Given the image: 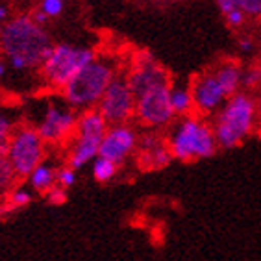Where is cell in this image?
<instances>
[{"label":"cell","instance_id":"cell-28","mask_svg":"<svg viewBox=\"0 0 261 261\" xmlns=\"http://www.w3.org/2000/svg\"><path fill=\"white\" fill-rule=\"evenodd\" d=\"M43 196H45V200L48 202L50 206H61V204L67 200V191L63 189V187L54 186L52 189H48Z\"/></svg>","mask_w":261,"mask_h":261},{"label":"cell","instance_id":"cell-25","mask_svg":"<svg viewBox=\"0 0 261 261\" xmlns=\"http://www.w3.org/2000/svg\"><path fill=\"white\" fill-rule=\"evenodd\" d=\"M76 180H78V171L76 169H72L70 165H63L58 169V181H56V186L63 187V189H70V187L74 186Z\"/></svg>","mask_w":261,"mask_h":261},{"label":"cell","instance_id":"cell-14","mask_svg":"<svg viewBox=\"0 0 261 261\" xmlns=\"http://www.w3.org/2000/svg\"><path fill=\"white\" fill-rule=\"evenodd\" d=\"M98 148H100V139L72 136V139L65 146V163L76 171H82L98 158Z\"/></svg>","mask_w":261,"mask_h":261},{"label":"cell","instance_id":"cell-31","mask_svg":"<svg viewBox=\"0 0 261 261\" xmlns=\"http://www.w3.org/2000/svg\"><path fill=\"white\" fill-rule=\"evenodd\" d=\"M217 8H219V11H221L222 15L224 13H228L230 10H233V8H237L236 0H215Z\"/></svg>","mask_w":261,"mask_h":261},{"label":"cell","instance_id":"cell-19","mask_svg":"<svg viewBox=\"0 0 261 261\" xmlns=\"http://www.w3.org/2000/svg\"><path fill=\"white\" fill-rule=\"evenodd\" d=\"M171 106L174 110L176 119L193 115L195 113V104H193L191 87L184 86V84H171Z\"/></svg>","mask_w":261,"mask_h":261},{"label":"cell","instance_id":"cell-4","mask_svg":"<svg viewBox=\"0 0 261 261\" xmlns=\"http://www.w3.org/2000/svg\"><path fill=\"white\" fill-rule=\"evenodd\" d=\"M119 72L113 58H102L96 56L95 60L87 63L72 80L60 91L61 98L67 106L78 113L86 110H93L100 102L104 91L111 82L115 80Z\"/></svg>","mask_w":261,"mask_h":261},{"label":"cell","instance_id":"cell-29","mask_svg":"<svg viewBox=\"0 0 261 261\" xmlns=\"http://www.w3.org/2000/svg\"><path fill=\"white\" fill-rule=\"evenodd\" d=\"M237 46H239V52L245 56H250L252 52L256 50V43H254V39H252L250 35H243V37H239Z\"/></svg>","mask_w":261,"mask_h":261},{"label":"cell","instance_id":"cell-33","mask_svg":"<svg viewBox=\"0 0 261 261\" xmlns=\"http://www.w3.org/2000/svg\"><path fill=\"white\" fill-rule=\"evenodd\" d=\"M254 98H256V104H257V110H259L261 113V87L256 91V95H254Z\"/></svg>","mask_w":261,"mask_h":261},{"label":"cell","instance_id":"cell-15","mask_svg":"<svg viewBox=\"0 0 261 261\" xmlns=\"http://www.w3.org/2000/svg\"><path fill=\"white\" fill-rule=\"evenodd\" d=\"M108 122L100 115V111L93 108V110H86L78 113V122H76L74 136L82 137H91V139H100L104 137L106 130H108Z\"/></svg>","mask_w":261,"mask_h":261},{"label":"cell","instance_id":"cell-2","mask_svg":"<svg viewBox=\"0 0 261 261\" xmlns=\"http://www.w3.org/2000/svg\"><path fill=\"white\" fill-rule=\"evenodd\" d=\"M257 119H259V110L252 93L239 91L231 95L211 121L219 148L230 150L241 145L243 141L254 134Z\"/></svg>","mask_w":261,"mask_h":261},{"label":"cell","instance_id":"cell-17","mask_svg":"<svg viewBox=\"0 0 261 261\" xmlns=\"http://www.w3.org/2000/svg\"><path fill=\"white\" fill-rule=\"evenodd\" d=\"M213 74L222 91L228 95V98L243 91V67L237 61H222L221 65L213 70Z\"/></svg>","mask_w":261,"mask_h":261},{"label":"cell","instance_id":"cell-10","mask_svg":"<svg viewBox=\"0 0 261 261\" xmlns=\"http://www.w3.org/2000/svg\"><path fill=\"white\" fill-rule=\"evenodd\" d=\"M136 93L128 86V82L122 74H119L104 91L100 102L96 104V110L106 119L108 124H124L134 119L136 111Z\"/></svg>","mask_w":261,"mask_h":261},{"label":"cell","instance_id":"cell-5","mask_svg":"<svg viewBox=\"0 0 261 261\" xmlns=\"http://www.w3.org/2000/svg\"><path fill=\"white\" fill-rule=\"evenodd\" d=\"M95 58V50L89 46L72 45V43H54L37 72H39L43 86L54 91H61Z\"/></svg>","mask_w":261,"mask_h":261},{"label":"cell","instance_id":"cell-3","mask_svg":"<svg viewBox=\"0 0 261 261\" xmlns=\"http://www.w3.org/2000/svg\"><path fill=\"white\" fill-rule=\"evenodd\" d=\"M167 145L172 158L181 163L206 160L219 150L213 126L206 117L193 113L187 117H178L167 134Z\"/></svg>","mask_w":261,"mask_h":261},{"label":"cell","instance_id":"cell-18","mask_svg":"<svg viewBox=\"0 0 261 261\" xmlns=\"http://www.w3.org/2000/svg\"><path fill=\"white\" fill-rule=\"evenodd\" d=\"M34 200V191L28 186H13L0 202V219L11 215L13 211L30 206Z\"/></svg>","mask_w":261,"mask_h":261},{"label":"cell","instance_id":"cell-9","mask_svg":"<svg viewBox=\"0 0 261 261\" xmlns=\"http://www.w3.org/2000/svg\"><path fill=\"white\" fill-rule=\"evenodd\" d=\"M122 76L126 78L132 91L136 93V96L152 89V87L172 84L167 69L161 65L158 58L150 50L134 52L130 58V65H128V69H126V72Z\"/></svg>","mask_w":261,"mask_h":261},{"label":"cell","instance_id":"cell-24","mask_svg":"<svg viewBox=\"0 0 261 261\" xmlns=\"http://www.w3.org/2000/svg\"><path fill=\"white\" fill-rule=\"evenodd\" d=\"M261 87V65H252L243 69V91L250 93Z\"/></svg>","mask_w":261,"mask_h":261},{"label":"cell","instance_id":"cell-23","mask_svg":"<svg viewBox=\"0 0 261 261\" xmlns=\"http://www.w3.org/2000/svg\"><path fill=\"white\" fill-rule=\"evenodd\" d=\"M15 121H13V117L8 113V111L0 110V154L4 156V150H6V145H8V141H10L11 134L15 130Z\"/></svg>","mask_w":261,"mask_h":261},{"label":"cell","instance_id":"cell-11","mask_svg":"<svg viewBox=\"0 0 261 261\" xmlns=\"http://www.w3.org/2000/svg\"><path fill=\"white\" fill-rule=\"evenodd\" d=\"M139 134L141 132L132 122L108 126V130H106L104 137L100 141L98 156L113 161L119 167L124 165L130 158L136 156Z\"/></svg>","mask_w":261,"mask_h":261},{"label":"cell","instance_id":"cell-13","mask_svg":"<svg viewBox=\"0 0 261 261\" xmlns=\"http://www.w3.org/2000/svg\"><path fill=\"white\" fill-rule=\"evenodd\" d=\"M193 95V104H195V113L200 117H213L221 110L224 102L228 100V95L219 86L213 70L198 74L195 80L189 84Z\"/></svg>","mask_w":261,"mask_h":261},{"label":"cell","instance_id":"cell-30","mask_svg":"<svg viewBox=\"0 0 261 261\" xmlns=\"http://www.w3.org/2000/svg\"><path fill=\"white\" fill-rule=\"evenodd\" d=\"M11 8L8 4H6V2H0V28H2V26L6 24V22H8V20L11 19Z\"/></svg>","mask_w":261,"mask_h":261},{"label":"cell","instance_id":"cell-12","mask_svg":"<svg viewBox=\"0 0 261 261\" xmlns=\"http://www.w3.org/2000/svg\"><path fill=\"white\" fill-rule=\"evenodd\" d=\"M134 158L141 171H161L174 160L167 145V137L161 136L158 130L141 132Z\"/></svg>","mask_w":261,"mask_h":261},{"label":"cell","instance_id":"cell-16","mask_svg":"<svg viewBox=\"0 0 261 261\" xmlns=\"http://www.w3.org/2000/svg\"><path fill=\"white\" fill-rule=\"evenodd\" d=\"M58 169L60 167H56L50 160H45L41 161L39 165L35 167L34 171L28 174L26 178V186L30 187L34 193H39V195H45L48 189L56 186V181H58Z\"/></svg>","mask_w":261,"mask_h":261},{"label":"cell","instance_id":"cell-32","mask_svg":"<svg viewBox=\"0 0 261 261\" xmlns=\"http://www.w3.org/2000/svg\"><path fill=\"white\" fill-rule=\"evenodd\" d=\"M10 63H8V60H6L4 56L0 54V82H4L6 78H8V74H10Z\"/></svg>","mask_w":261,"mask_h":261},{"label":"cell","instance_id":"cell-27","mask_svg":"<svg viewBox=\"0 0 261 261\" xmlns=\"http://www.w3.org/2000/svg\"><path fill=\"white\" fill-rule=\"evenodd\" d=\"M222 17H224L226 24L230 26L231 30H239V28H243V24L246 22L245 13H243L239 8H233V10H230L228 13H224Z\"/></svg>","mask_w":261,"mask_h":261},{"label":"cell","instance_id":"cell-20","mask_svg":"<svg viewBox=\"0 0 261 261\" xmlns=\"http://www.w3.org/2000/svg\"><path fill=\"white\" fill-rule=\"evenodd\" d=\"M119 172V165H115L113 161L106 160V158H96L93 163H91V174L98 184H108L117 176Z\"/></svg>","mask_w":261,"mask_h":261},{"label":"cell","instance_id":"cell-7","mask_svg":"<svg viewBox=\"0 0 261 261\" xmlns=\"http://www.w3.org/2000/svg\"><path fill=\"white\" fill-rule=\"evenodd\" d=\"M134 121L145 130H165L176 121L171 106V84L158 86L137 95Z\"/></svg>","mask_w":261,"mask_h":261},{"label":"cell","instance_id":"cell-22","mask_svg":"<svg viewBox=\"0 0 261 261\" xmlns=\"http://www.w3.org/2000/svg\"><path fill=\"white\" fill-rule=\"evenodd\" d=\"M15 180L17 176L13 172V169H11L8 158L0 154V195H6L10 191L11 187L15 186Z\"/></svg>","mask_w":261,"mask_h":261},{"label":"cell","instance_id":"cell-6","mask_svg":"<svg viewBox=\"0 0 261 261\" xmlns=\"http://www.w3.org/2000/svg\"><path fill=\"white\" fill-rule=\"evenodd\" d=\"M4 156L10 161L17 180H26L35 167L46 160V143L41 139L34 124H17L6 145Z\"/></svg>","mask_w":261,"mask_h":261},{"label":"cell","instance_id":"cell-1","mask_svg":"<svg viewBox=\"0 0 261 261\" xmlns=\"http://www.w3.org/2000/svg\"><path fill=\"white\" fill-rule=\"evenodd\" d=\"M52 45L50 34L32 13L13 15L0 28V54L15 72L39 69Z\"/></svg>","mask_w":261,"mask_h":261},{"label":"cell","instance_id":"cell-21","mask_svg":"<svg viewBox=\"0 0 261 261\" xmlns=\"http://www.w3.org/2000/svg\"><path fill=\"white\" fill-rule=\"evenodd\" d=\"M65 4H67V0H39V4H37L35 11L41 13L46 20H52V19H58V17L63 15Z\"/></svg>","mask_w":261,"mask_h":261},{"label":"cell","instance_id":"cell-8","mask_svg":"<svg viewBox=\"0 0 261 261\" xmlns=\"http://www.w3.org/2000/svg\"><path fill=\"white\" fill-rule=\"evenodd\" d=\"M76 122V110H72L65 102H48L34 126L46 146H67V143L74 136Z\"/></svg>","mask_w":261,"mask_h":261},{"label":"cell","instance_id":"cell-26","mask_svg":"<svg viewBox=\"0 0 261 261\" xmlns=\"http://www.w3.org/2000/svg\"><path fill=\"white\" fill-rule=\"evenodd\" d=\"M236 4L246 19H261V0H236Z\"/></svg>","mask_w":261,"mask_h":261}]
</instances>
